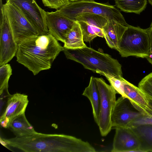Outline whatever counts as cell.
<instances>
[{
	"instance_id": "8",
	"label": "cell",
	"mask_w": 152,
	"mask_h": 152,
	"mask_svg": "<svg viewBox=\"0 0 152 152\" xmlns=\"http://www.w3.org/2000/svg\"><path fill=\"white\" fill-rule=\"evenodd\" d=\"M17 7L38 32L39 35L49 33L46 21V11L35 0H6Z\"/></svg>"
},
{
	"instance_id": "19",
	"label": "cell",
	"mask_w": 152,
	"mask_h": 152,
	"mask_svg": "<svg viewBox=\"0 0 152 152\" xmlns=\"http://www.w3.org/2000/svg\"><path fill=\"white\" fill-rule=\"evenodd\" d=\"M84 42L80 26L76 21L66 35L63 47L70 50L82 48L87 46Z\"/></svg>"
},
{
	"instance_id": "12",
	"label": "cell",
	"mask_w": 152,
	"mask_h": 152,
	"mask_svg": "<svg viewBox=\"0 0 152 152\" xmlns=\"http://www.w3.org/2000/svg\"><path fill=\"white\" fill-rule=\"evenodd\" d=\"M28 102V96L26 94L16 93L10 95L6 108L0 116L1 126L8 128L13 119L25 113Z\"/></svg>"
},
{
	"instance_id": "6",
	"label": "cell",
	"mask_w": 152,
	"mask_h": 152,
	"mask_svg": "<svg viewBox=\"0 0 152 152\" xmlns=\"http://www.w3.org/2000/svg\"><path fill=\"white\" fill-rule=\"evenodd\" d=\"M95 79L100 98L98 125L101 135L104 137L109 133L112 127L111 115L116 101V93L113 87L107 84L102 78L95 77Z\"/></svg>"
},
{
	"instance_id": "2",
	"label": "cell",
	"mask_w": 152,
	"mask_h": 152,
	"mask_svg": "<svg viewBox=\"0 0 152 152\" xmlns=\"http://www.w3.org/2000/svg\"><path fill=\"white\" fill-rule=\"evenodd\" d=\"M63 48L49 33L33 36L18 44L17 61L35 75L42 71L50 69Z\"/></svg>"
},
{
	"instance_id": "22",
	"label": "cell",
	"mask_w": 152,
	"mask_h": 152,
	"mask_svg": "<svg viewBox=\"0 0 152 152\" xmlns=\"http://www.w3.org/2000/svg\"><path fill=\"white\" fill-rule=\"evenodd\" d=\"M148 108L146 110L144 115L131 122L127 127H132L138 125L145 124H152V100L148 98Z\"/></svg>"
},
{
	"instance_id": "9",
	"label": "cell",
	"mask_w": 152,
	"mask_h": 152,
	"mask_svg": "<svg viewBox=\"0 0 152 152\" xmlns=\"http://www.w3.org/2000/svg\"><path fill=\"white\" fill-rule=\"evenodd\" d=\"M144 115L133 106L127 98L121 96L116 100L112 111V126L115 128L127 127L132 121Z\"/></svg>"
},
{
	"instance_id": "7",
	"label": "cell",
	"mask_w": 152,
	"mask_h": 152,
	"mask_svg": "<svg viewBox=\"0 0 152 152\" xmlns=\"http://www.w3.org/2000/svg\"><path fill=\"white\" fill-rule=\"evenodd\" d=\"M3 8L17 44L28 38L39 35L35 28L16 6L6 2L3 4Z\"/></svg>"
},
{
	"instance_id": "3",
	"label": "cell",
	"mask_w": 152,
	"mask_h": 152,
	"mask_svg": "<svg viewBox=\"0 0 152 152\" xmlns=\"http://www.w3.org/2000/svg\"><path fill=\"white\" fill-rule=\"evenodd\" d=\"M63 51L67 59L81 64L85 69L97 73L100 72L115 77H122L121 65L107 54L87 46L75 50L64 48Z\"/></svg>"
},
{
	"instance_id": "4",
	"label": "cell",
	"mask_w": 152,
	"mask_h": 152,
	"mask_svg": "<svg viewBox=\"0 0 152 152\" xmlns=\"http://www.w3.org/2000/svg\"><path fill=\"white\" fill-rule=\"evenodd\" d=\"M56 10L67 18L75 21V18L77 15L88 13L102 16L108 20H114L127 26L130 25L126 23L118 8L108 2L100 3L94 0H81L69 2Z\"/></svg>"
},
{
	"instance_id": "29",
	"label": "cell",
	"mask_w": 152,
	"mask_h": 152,
	"mask_svg": "<svg viewBox=\"0 0 152 152\" xmlns=\"http://www.w3.org/2000/svg\"><path fill=\"white\" fill-rule=\"evenodd\" d=\"M149 4L152 6V0H148Z\"/></svg>"
},
{
	"instance_id": "14",
	"label": "cell",
	"mask_w": 152,
	"mask_h": 152,
	"mask_svg": "<svg viewBox=\"0 0 152 152\" xmlns=\"http://www.w3.org/2000/svg\"><path fill=\"white\" fill-rule=\"evenodd\" d=\"M115 129L111 152H141L139 139L131 128H117Z\"/></svg>"
},
{
	"instance_id": "24",
	"label": "cell",
	"mask_w": 152,
	"mask_h": 152,
	"mask_svg": "<svg viewBox=\"0 0 152 152\" xmlns=\"http://www.w3.org/2000/svg\"><path fill=\"white\" fill-rule=\"evenodd\" d=\"M138 87L147 98L152 100V72L140 82Z\"/></svg>"
},
{
	"instance_id": "23",
	"label": "cell",
	"mask_w": 152,
	"mask_h": 152,
	"mask_svg": "<svg viewBox=\"0 0 152 152\" xmlns=\"http://www.w3.org/2000/svg\"><path fill=\"white\" fill-rule=\"evenodd\" d=\"M12 68L9 64H6L0 67V92L8 89V81L12 75Z\"/></svg>"
},
{
	"instance_id": "26",
	"label": "cell",
	"mask_w": 152,
	"mask_h": 152,
	"mask_svg": "<svg viewBox=\"0 0 152 152\" xmlns=\"http://www.w3.org/2000/svg\"><path fill=\"white\" fill-rule=\"evenodd\" d=\"M150 38V50L149 56L147 58L148 62L152 65V22L149 27L147 28Z\"/></svg>"
},
{
	"instance_id": "20",
	"label": "cell",
	"mask_w": 152,
	"mask_h": 152,
	"mask_svg": "<svg viewBox=\"0 0 152 152\" xmlns=\"http://www.w3.org/2000/svg\"><path fill=\"white\" fill-rule=\"evenodd\" d=\"M16 137H21L34 133L36 132L27 120L25 113L16 117L11 122L8 128Z\"/></svg>"
},
{
	"instance_id": "25",
	"label": "cell",
	"mask_w": 152,
	"mask_h": 152,
	"mask_svg": "<svg viewBox=\"0 0 152 152\" xmlns=\"http://www.w3.org/2000/svg\"><path fill=\"white\" fill-rule=\"evenodd\" d=\"M45 7L57 10L69 3L68 0H41Z\"/></svg>"
},
{
	"instance_id": "15",
	"label": "cell",
	"mask_w": 152,
	"mask_h": 152,
	"mask_svg": "<svg viewBox=\"0 0 152 152\" xmlns=\"http://www.w3.org/2000/svg\"><path fill=\"white\" fill-rule=\"evenodd\" d=\"M123 97L127 98L138 110L144 113L148 108V99L138 87L122 79Z\"/></svg>"
},
{
	"instance_id": "10",
	"label": "cell",
	"mask_w": 152,
	"mask_h": 152,
	"mask_svg": "<svg viewBox=\"0 0 152 152\" xmlns=\"http://www.w3.org/2000/svg\"><path fill=\"white\" fill-rule=\"evenodd\" d=\"M75 20L80 26L84 41L90 42L97 37H104L102 29L108 20L105 18L95 14L83 13L77 15Z\"/></svg>"
},
{
	"instance_id": "13",
	"label": "cell",
	"mask_w": 152,
	"mask_h": 152,
	"mask_svg": "<svg viewBox=\"0 0 152 152\" xmlns=\"http://www.w3.org/2000/svg\"><path fill=\"white\" fill-rule=\"evenodd\" d=\"M46 21L49 33L58 41L63 43L67 33L76 22L57 10L55 12H46Z\"/></svg>"
},
{
	"instance_id": "18",
	"label": "cell",
	"mask_w": 152,
	"mask_h": 152,
	"mask_svg": "<svg viewBox=\"0 0 152 152\" xmlns=\"http://www.w3.org/2000/svg\"><path fill=\"white\" fill-rule=\"evenodd\" d=\"M130 128L139 139L140 151L152 152V124H143Z\"/></svg>"
},
{
	"instance_id": "28",
	"label": "cell",
	"mask_w": 152,
	"mask_h": 152,
	"mask_svg": "<svg viewBox=\"0 0 152 152\" xmlns=\"http://www.w3.org/2000/svg\"><path fill=\"white\" fill-rule=\"evenodd\" d=\"M81 0H68L69 2H74Z\"/></svg>"
},
{
	"instance_id": "1",
	"label": "cell",
	"mask_w": 152,
	"mask_h": 152,
	"mask_svg": "<svg viewBox=\"0 0 152 152\" xmlns=\"http://www.w3.org/2000/svg\"><path fill=\"white\" fill-rule=\"evenodd\" d=\"M1 143L7 148L12 147L24 152H95L88 142L64 134H47L36 132L21 137L1 138Z\"/></svg>"
},
{
	"instance_id": "21",
	"label": "cell",
	"mask_w": 152,
	"mask_h": 152,
	"mask_svg": "<svg viewBox=\"0 0 152 152\" xmlns=\"http://www.w3.org/2000/svg\"><path fill=\"white\" fill-rule=\"evenodd\" d=\"M115 6L126 13L140 14L146 8L147 0H114Z\"/></svg>"
},
{
	"instance_id": "5",
	"label": "cell",
	"mask_w": 152,
	"mask_h": 152,
	"mask_svg": "<svg viewBox=\"0 0 152 152\" xmlns=\"http://www.w3.org/2000/svg\"><path fill=\"white\" fill-rule=\"evenodd\" d=\"M150 42L147 29L129 25L124 33L117 50L121 57L147 58Z\"/></svg>"
},
{
	"instance_id": "16",
	"label": "cell",
	"mask_w": 152,
	"mask_h": 152,
	"mask_svg": "<svg viewBox=\"0 0 152 152\" xmlns=\"http://www.w3.org/2000/svg\"><path fill=\"white\" fill-rule=\"evenodd\" d=\"M128 27L113 20H108L102 31L104 37L110 48L117 50L121 37Z\"/></svg>"
},
{
	"instance_id": "27",
	"label": "cell",
	"mask_w": 152,
	"mask_h": 152,
	"mask_svg": "<svg viewBox=\"0 0 152 152\" xmlns=\"http://www.w3.org/2000/svg\"><path fill=\"white\" fill-rule=\"evenodd\" d=\"M3 7V4L2 3V0H0V9Z\"/></svg>"
},
{
	"instance_id": "11",
	"label": "cell",
	"mask_w": 152,
	"mask_h": 152,
	"mask_svg": "<svg viewBox=\"0 0 152 152\" xmlns=\"http://www.w3.org/2000/svg\"><path fill=\"white\" fill-rule=\"evenodd\" d=\"M17 48L18 44L4 15L0 19V66L7 64L16 55Z\"/></svg>"
},
{
	"instance_id": "17",
	"label": "cell",
	"mask_w": 152,
	"mask_h": 152,
	"mask_svg": "<svg viewBox=\"0 0 152 152\" xmlns=\"http://www.w3.org/2000/svg\"><path fill=\"white\" fill-rule=\"evenodd\" d=\"M82 95L87 97L91 103L93 117L96 123H99L100 107V96L95 77L91 76L88 86L86 88Z\"/></svg>"
}]
</instances>
